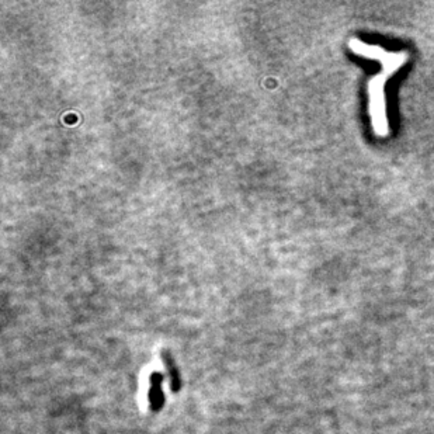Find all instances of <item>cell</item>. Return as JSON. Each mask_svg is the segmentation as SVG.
I'll return each instance as SVG.
<instances>
[{"instance_id":"obj_1","label":"cell","mask_w":434,"mask_h":434,"mask_svg":"<svg viewBox=\"0 0 434 434\" xmlns=\"http://www.w3.org/2000/svg\"><path fill=\"white\" fill-rule=\"evenodd\" d=\"M351 53L367 59H373L381 63L382 69L369 82V111L371 118V127L377 137L385 138L389 134L386 103H385V85L388 79L396 73L401 66L408 60L406 53H389L377 46H370L359 38H353L349 43Z\"/></svg>"},{"instance_id":"obj_2","label":"cell","mask_w":434,"mask_h":434,"mask_svg":"<svg viewBox=\"0 0 434 434\" xmlns=\"http://www.w3.org/2000/svg\"><path fill=\"white\" fill-rule=\"evenodd\" d=\"M163 376L161 373H154L151 376V388H149V406L152 412H159L164 403L163 396Z\"/></svg>"},{"instance_id":"obj_3","label":"cell","mask_w":434,"mask_h":434,"mask_svg":"<svg viewBox=\"0 0 434 434\" xmlns=\"http://www.w3.org/2000/svg\"><path fill=\"white\" fill-rule=\"evenodd\" d=\"M162 360L163 364H164V369L167 371V377L170 381V386L174 392L180 391L181 389V374L179 371V367L171 356V353L167 350V349H163L162 350Z\"/></svg>"}]
</instances>
